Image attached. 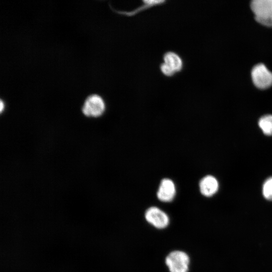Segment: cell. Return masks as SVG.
Masks as SVG:
<instances>
[{
  "label": "cell",
  "instance_id": "obj_1",
  "mask_svg": "<svg viewBox=\"0 0 272 272\" xmlns=\"http://www.w3.org/2000/svg\"><path fill=\"white\" fill-rule=\"evenodd\" d=\"M251 8L257 21L265 26H272V0H254Z\"/></svg>",
  "mask_w": 272,
  "mask_h": 272
},
{
  "label": "cell",
  "instance_id": "obj_12",
  "mask_svg": "<svg viewBox=\"0 0 272 272\" xmlns=\"http://www.w3.org/2000/svg\"><path fill=\"white\" fill-rule=\"evenodd\" d=\"M4 103H3V101L1 100V103H0V110H1V112H2L3 111V109H4Z\"/></svg>",
  "mask_w": 272,
  "mask_h": 272
},
{
  "label": "cell",
  "instance_id": "obj_7",
  "mask_svg": "<svg viewBox=\"0 0 272 272\" xmlns=\"http://www.w3.org/2000/svg\"><path fill=\"white\" fill-rule=\"evenodd\" d=\"M199 187L200 193L203 195L210 197L213 195L218 191V181L215 177L212 175H207L201 179Z\"/></svg>",
  "mask_w": 272,
  "mask_h": 272
},
{
  "label": "cell",
  "instance_id": "obj_2",
  "mask_svg": "<svg viewBox=\"0 0 272 272\" xmlns=\"http://www.w3.org/2000/svg\"><path fill=\"white\" fill-rule=\"evenodd\" d=\"M165 263L170 272H188L190 259L185 252L175 250L166 256Z\"/></svg>",
  "mask_w": 272,
  "mask_h": 272
},
{
  "label": "cell",
  "instance_id": "obj_11",
  "mask_svg": "<svg viewBox=\"0 0 272 272\" xmlns=\"http://www.w3.org/2000/svg\"><path fill=\"white\" fill-rule=\"evenodd\" d=\"M160 70L165 76L167 77L172 76L176 73L170 66L164 62L161 64Z\"/></svg>",
  "mask_w": 272,
  "mask_h": 272
},
{
  "label": "cell",
  "instance_id": "obj_3",
  "mask_svg": "<svg viewBox=\"0 0 272 272\" xmlns=\"http://www.w3.org/2000/svg\"><path fill=\"white\" fill-rule=\"evenodd\" d=\"M105 110V104L103 98L98 94L88 96L85 99L82 111L87 117H98L101 116Z\"/></svg>",
  "mask_w": 272,
  "mask_h": 272
},
{
  "label": "cell",
  "instance_id": "obj_8",
  "mask_svg": "<svg viewBox=\"0 0 272 272\" xmlns=\"http://www.w3.org/2000/svg\"><path fill=\"white\" fill-rule=\"evenodd\" d=\"M164 62L170 66L175 73L180 72L183 67L181 57L173 51H168L163 56Z\"/></svg>",
  "mask_w": 272,
  "mask_h": 272
},
{
  "label": "cell",
  "instance_id": "obj_4",
  "mask_svg": "<svg viewBox=\"0 0 272 272\" xmlns=\"http://www.w3.org/2000/svg\"><path fill=\"white\" fill-rule=\"evenodd\" d=\"M251 78L255 86L259 89H266L272 85V73L263 64H258L253 67Z\"/></svg>",
  "mask_w": 272,
  "mask_h": 272
},
{
  "label": "cell",
  "instance_id": "obj_10",
  "mask_svg": "<svg viewBox=\"0 0 272 272\" xmlns=\"http://www.w3.org/2000/svg\"><path fill=\"white\" fill-rule=\"evenodd\" d=\"M262 194L266 199L272 200V177L267 178L264 182Z\"/></svg>",
  "mask_w": 272,
  "mask_h": 272
},
{
  "label": "cell",
  "instance_id": "obj_6",
  "mask_svg": "<svg viewBox=\"0 0 272 272\" xmlns=\"http://www.w3.org/2000/svg\"><path fill=\"white\" fill-rule=\"evenodd\" d=\"M176 194V187L174 182L169 178L163 179L159 185L157 196L163 202H170Z\"/></svg>",
  "mask_w": 272,
  "mask_h": 272
},
{
  "label": "cell",
  "instance_id": "obj_9",
  "mask_svg": "<svg viewBox=\"0 0 272 272\" xmlns=\"http://www.w3.org/2000/svg\"><path fill=\"white\" fill-rule=\"evenodd\" d=\"M258 125L266 135H272V115L270 114L262 116L258 121Z\"/></svg>",
  "mask_w": 272,
  "mask_h": 272
},
{
  "label": "cell",
  "instance_id": "obj_5",
  "mask_svg": "<svg viewBox=\"0 0 272 272\" xmlns=\"http://www.w3.org/2000/svg\"><path fill=\"white\" fill-rule=\"evenodd\" d=\"M146 221L157 229H164L169 224V218L163 211L156 207H151L145 212Z\"/></svg>",
  "mask_w": 272,
  "mask_h": 272
}]
</instances>
